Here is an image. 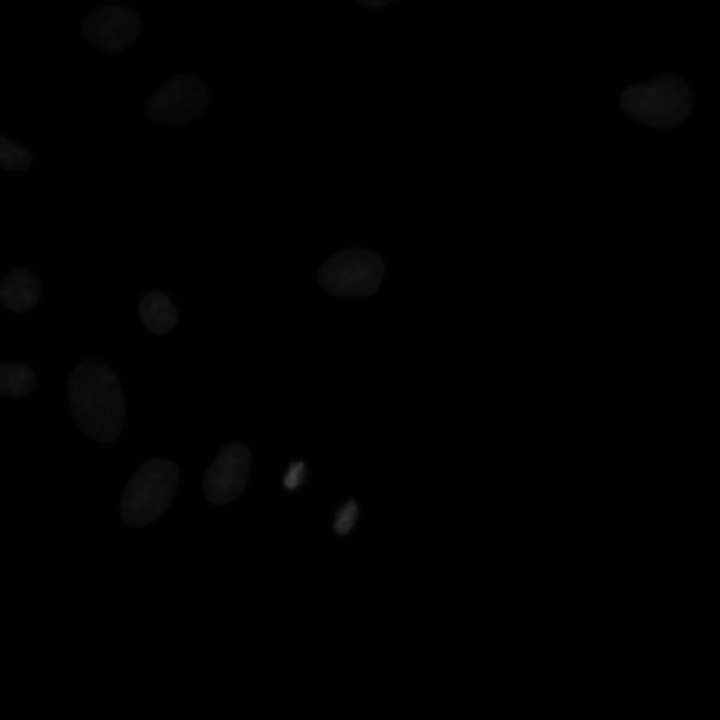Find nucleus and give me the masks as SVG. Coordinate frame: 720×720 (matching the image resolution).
Listing matches in <instances>:
<instances>
[{"instance_id": "obj_1", "label": "nucleus", "mask_w": 720, "mask_h": 720, "mask_svg": "<svg viewBox=\"0 0 720 720\" xmlns=\"http://www.w3.org/2000/svg\"><path fill=\"white\" fill-rule=\"evenodd\" d=\"M71 412L79 428L100 443L114 441L125 417V402L114 372L94 358L81 361L68 380Z\"/></svg>"}, {"instance_id": "obj_2", "label": "nucleus", "mask_w": 720, "mask_h": 720, "mask_svg": "<svg viewBox=\"0 0 720 720\" xmlns=\"http://www.w3.org/2000/svg\"><path fill=\"white\" fill-rule=\"evenodd\" d=\"M178 480L174 462L156 458L144 463L125 487L120 506L124 523L139 528L153 522L173 499Z\"/></svg>"}, {"instance_id": "obj_3", "label": "nucleus", "mask_w": 720, "mask_h": 720, "mask_svg": "<svg viewBox=\"0 0 720 720\" xmlns=\"http://www.w3.org/2000/svg\"><path fill=\"white\" fill-rule=\"evenodd\" d=\"M691 104L688 84L674 75L631 86L620 98L621 108L630 118L661 128L680 123L688 115Z\"/></svg>"}, {"instance_id": "obj_4", "label": "nucleus", "mask_w": 720, "mask_h": 720, "mask_svg": "<svg viewBox=\"0 0 720 720\" xmlns=\"http://www.w3.org/2000/svg\"><path fill=\"white\" fill-rule=\"evenodd\" d=\"M382 260L362 249H348L330 256L319 271L321 285L338 296H367L380 286Z\"/></svg>"}, {"instance_id": "obj_5", "label": "nucleus", "mask_w": 720, "mask_h": 720, "mask_svg": "<svg viewBox=\"0 0 720 720\" xmlns=\"http://www.w3.org/2000/svg\"><path fill=\"white\" fill-rule=\"evenodd\" d=\"M208 101V91L202 80L191 73H180L150 95L144 111L152 121L183 124L197 119Z\"/></svg>"}, {"instance_id": "obj_6", "label": "nucleus", "mask_w": 720, "mask_h": 720, "mask_svg": "<svg viewBox=\"0 0 720 720\" xmlns=\"http://www.w3.org/2000/svg\"><path fill=\"white\" fill-rule=\"evenodd\" d=\"M251 459V452L244 444L225 445L205 472L203 484L207 500L221 505L237 499L246 487Z\"/></svg>"}, {"instance_id": "obj_7", "label": "nucleus", "mask_w": 720, "mask_h": 720, "mask_svg": "<svg viewBox=\"0 0 720 720\" xmlns=\"http://www.w3.org/2000/svg\"><path fill=\"white\" fill-rule=\"evenodd\" d=\"M137 13L126 6L110 5L91 11L82 23L86 39L100 49L120 51L131 44L140 32Z\"/></svg>"}, {"instance_id": "obj_8", "label": "nucleus", "mask_w": 720, "mask_h": 720, "mask_svg": "<svg viewBox=\"0 0 720 720\" xmlns=\"http://www.w3.org/2000/svg\"><path fill=\"white\" fill-rule=\"evenodd\" d=\"M38 276L24 268L12 270L0 283V304L17 313L31 309L41 295Z\"/></svg>"}, {"instance_id": "obj_9", "label": "nucleus", "mask_w": 720, "mask_h": 720, "mask_svg": "<svg viewBox=\"0 0 720 720\" xmlns=\"http://www.w3.org/2000/svg\"><path fill=\"white\" fill-rule=\"evenodd\" d=\"M138 310L142 323L155 334L171 332L178 321L173 303L160 291L145 294L139 302Z\"/></svg>"}, {"instance_id": "obj_10", "label": "nucleus", "mask_w": 720, "mask_h": 720, "mask_svg": "<svg viewBox=\"0 0 720 720\" xmlns=\"http://www.w3.org/2000/svg\"><path fill=\"white\" fill-rule=\"evenodd\" d=\"M35 386L33 369L23 363H0V396L28 395Z\"/></svg>"}, {"instance_id": "obj_11", "label": "nucleus", "mask_w": 720, "mask_h": 720, "mask_svg": "<svg viewBox=\"0 0 720 720\" xmlns=\"http://www.w3.org/2000/svg\"><path fill=\"white\" fill-rule=\"evenodd\" d=\"M30 153L8 138L0 136V168L7 171H22L30 167Z\"/></svg>"}, {"instance_id": "obj_12", "label": "nucleus", "mask_w": 720, "mask_h": 720, "mask_svg": "<svg viewBox=\"0 0 720 720\" xmlns=\"http://www.w3.org/2000/svg\"><path fill=\"white\" fill-rule=\"evenodd\" d=\"M358 516V507L354 501H348L342 506L335 518L334 530L340 534H347L354 526Z\"/></svg>"}, {"instance_id": "obj_13", "label": "nucleus", "mask_w": 720, "mask_h": 720, "mask_svg": "<svg viewBox=\"0 0 720 720\" xmlns=\"http://www.w3.org/2000/svg\"><path fill=\"white\" fill-rule=\"evenodd\" d=\"M305 475V464L302 461L293 462L283 479V484L286 489L294 490L303 481Z\"/></svg>"}, {"instance_id": "obj_14", "label": "nucleus", "mask_w": 720, "mask_h": 720, "mask_svg": "<svg viewBox=\"0 0 720 720\" xmlns=\"http://www.w3.org/2000/svg\"><path fill=\"white\" fill-rule=\"evenodd\" d=\"M361 4L370 7V8H380L383 7L393 0H357Z\"/></svg>"}]
</instances>
